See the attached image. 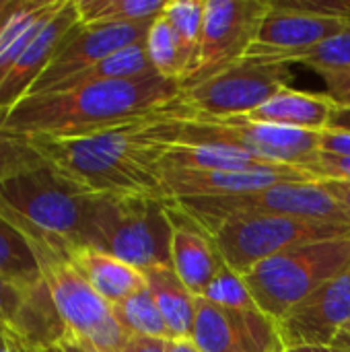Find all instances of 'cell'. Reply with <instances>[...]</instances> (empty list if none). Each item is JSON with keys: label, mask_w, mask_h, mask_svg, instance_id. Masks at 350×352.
Instances as JSON below:
<instances>
[{"label": "cell", "mask_w": 350, "mask_h": 352, "mask_svg": "<svg viewBox=\"0 0 350 352\" xmlns=\"http://www.w3.org/2000/svg\"><path fill=\"white\" fill-rule=\"evenodd\" d=\"M309 352H344V351H338V349L328 346V349H309Z\"/></svg>", "instance_id": "cell-44"}, {"label": "cell", "mask_w": 350, "mask_h": 352, "mask_svg": "<svg viewBox=\"0 0 350 352\" xmlns=\"http://www.w3.org/2000/svg\"><path fill=\"white\" fill-rule=\"evenodd\" d=\"M35 344L25 340L10 326L0 324V352H33Z\"/></svg>", "instance_id": "cell-37"}, {"label": "cell", "mask_w": 350, "mask_h": 352, "mask_svg": "<svg viewBox=\"0 0 350 352\" xmlns=\"http://www.w3.org/2000/svg\"><path fill=\"white\" fill-rule=\"evenodd\" d=\"M338 105L328 93H309L285 87L248 118L260 124L322 132L330 128L332 113Z\"/></svg>", "instance_id": "cell-21"}, {"label": "cell", "mask_w": 350, "mask_h": 352, "mask_svg": "<svg viewBox=\"0 0 350 352\" xmlns=\"http://www.w3.org/2000/svg\"><path fill=\"white\" fill-rule=\"evenodd\" d=\"M54 352H60V351H58V349H54Z\"/></svg>", "instance_id": "cell-47"}, {"label": "cell", "mask_w": 350, "mask_h": 352, "mask_svg": "<svg viewBox=\"0 0 350 352\" xmlns=\"http://www.w3.org/2000/svg\"><path fill=\"white\" fill-rule=\"evenodd\" d=\"M155 19L122 25H80L76 23L56 47L47 68L37 78L29 95H41L74 76L76 72L97 64L99 60L128 45L144 43Z\"/></svg>", "instance_id": "cell-12"}, {"label": "cell", "mask_w": 350, "mask_h": 352, "mask_svg": "<svg viewBox=\"0 0 350 352\" xmlns=\"http://www.w3.org/2000/svg\"><path fill=\"white\" fill-rule=\"evenodd\" d=\"M144 47L153 70L165 78H173L184 85V80L196 68V52H192L182 41V37L175 33V29L167 23L163 14L153 21L144 39Z\"/></svg>", "instance_id": "cell-25"}, {"label": "cell", "mask_w": 350, "mask_h": 352, "mask_svg": "<svg viewBox=\"0 0 350 352\" xmlns=\"http://www.w3.org/2000/svg\"><path fill=\"white\" fill-rule=\"evenodd\" d=\"M27 241L35 254L41 280L68 332L87 340L97 352L122 351L130 334L116 320L111 305L72 266L66 256L68 245L29 237Z\"/></svg>", "instance_id": "cell-7"}, {"label": "cell", "mask_w": 350, "mask_h": 352, "mask_svg": "<svg viewBox=\"0 0 350 352\" xmlns=\"http://www.w3.org/2000/svg\"><path fill=\"white\" fill-rule=\"evenodd\" d=\"M140 124L142 120H136L72 138H35L52 165L95 196L165 198L157 165L159 146L140 136Z\"/></svg>", "instance_id": "cell-2"}, {"label": "cell", "mask_w": 350, "mask_h": 352, "mask_svg": "<svg viewBox=\"0 0 350 352\" xmlns=\"http://www.w3.org/2000/svg\"><path fill=\"white\" fill-rule=\"evenodd\" d=\"M0 324L10 326L39 349H54L68 332L43 280L37 287L17 285L0 274Z\"/></svg>", "instance_id": "cell-18"}, {"label": "cell", "mask_w": 350, "mask_h": 352, "mask_svg": "<svg viewBox=\"0 0 350 352\" xmlns=\"http://www.w3.org/2000/svg\"><path fill=\"white\" fill-rule=\"evenodd\" d=\"M283 352H309V349H285Z\"/></svg>", "instance_id": "cell-45"}, {"label": "cell", "mask_w": 350, "mask_h": 352, "mask_svg": "<svg viewBox=\"0 0 350 352\" xmlns=\"http://www.w3.org/2000/svg\"><path fill=\"white\" fill-rule=\"evenodd\" d=\"M39 140L0 120V182L45 165Z\"/></svg>", "instance_id": "cell-29"}, {"label": "cell", "mask_w": 350, "mask_h": 352, "mask_svg": "<svg viewBox=\"0 0 350 352\" xmlns=\"http://www.w3.org/2000/svg\"><path fill=\"white\" fill-rule=\"evenodd\" d=\"M169 217L173 223L171 239V266L179 280L192 291V295L202 297L225 266L219 250L215 248L208 233H204L196 223H192L182 210L169 200Z\"/></svg>", "instance_id": "cell-19"}, {"label": "cell", "mask_w": 350, "mask_h": 352, "mask_svg": "<svg viewBox=\"0 0 350 352\" xmlns=\"http://www.w3.org/2000/svg\"><path fill=\"white\" fill-rule=\"evenodd\" d=\"M167 342L163 338L149 336H130L120 352H167Z\"/></svg>", "instance_id": "cell-39"}, {"label": "cell", "mask_w": 350, "mask_h": 352, "mask_svg": "<svg viewBox=\"0 0 350 352\" xmlns=\"http://www.w3.org/2000/svg\"><path fill=\"white\" fill-rule=\"evenodd\" d=\"M54 349H58L60 352H97L87 340L74 336L72 332H66V336Z\"/></svg>", "instance_id": "cell-40"}, {"label": "cell", "mask_w": 350, "mask_h": 352, "mask_svg": "<svg viewBox=\"0 0 350 352\" xmlns=\"http://www.w3.org/2000/svg\"><path fill=\"white\" fill-rule=\"evenodd\" d=\"M318 148L322 153L350 157V132L334 130V128L318 132Z\"/></svg>", "instance_id": "cell-36"}, {"label": "cell", "mask_w": 350, "mask_h": 352, "mask_svg": "<svg viewBox=\"0 0 350 352\" xmlns=\"http://www.w3.org/2000/svg\"><path fill=\"white\" fill-rule=\"evenodd\" d=\"M0 274L23 287L41 285L39 266L27 237L0 214Z\"/></svg>", "instance_id": "cell-27"}, {"label": "cell", "mask_w": 350, "mask_h": 352, "mask_svg": "<svg viewBox=\"0 0 350 352\" xmlns=\"http://www.w3.org/2000/svg\"><path fill=\"white\" fill-rule=\"evenodd\" d=\"M223 262L237 274H248L260 262L297 245L350 235V225L303 217H237L206 229Z\"/></svg>", "instance_id": "cell-8"}, {"label": "cell", "mask_w": 350, "mask_h": 352, "mask_svg": "<svg viewBox=\"0 0 350 352\" xmlns=\"http://www.w3.org/2000/svg\"><path fill=\"white\" fill-rule=\"evenodd\" d=\"M326 82V93L338 107H350V68L349 70H324L318 72Z\"/></svg>", "instance_id": "cell-35"}, {"label": "cell", "mask_w": 350, "mask_h": 352, "mask_svg": "<svg viewBox=\"0 0 350 352\" xmlns=\"http://www.w3.org/2000/svg\"><path fill=\"white\" fill-rule=\"evenodd\" d=\"M167 0H74L80 25H122L157 19Z\"/></svg>", "instance_id": "cell-26"}, {"label": "cell", "mask_w": 350, "mask_h": 352, "mask_svg": "<svg viewBox=\"0 0 350 352\" xmlns=\"http://www.w3.org/2000/svg\"><path fill=\"white\" fill-rule=\"evenodd\" d=\"M268 12V0H206L196 68L184 87L202 82L241 60Z\"/></svg>", "instance_id": "cell-11"}, {"label": "cell", "mask_w": 350, "mask_h": 352, "mask_svg": "<svg viewBox=\"0 0 350 352\" xmlns=\"http://www.w3.org/2000/svg\"><path fill=\"white\" fill-rule=\"evenodd\" d=\"M182 91L179 80L151 72L136 78L27 95L4 122L37 138L87 136L155 116L173 105Z\"/></svg>", "instance_id": "cell-1"}, {"label": "cell", "mask_w": 350, "mask_h": 352, "mask_svg": "<svg viewBox=\"0 0 350 352\" xmlns=\"http://www.w3.org/2000/svg\"><path fill=\"white\" fill-rule=\"evenodd\" d=\"M349 324L350 264L276 326L285 349H328Z\"/></svg>", "instance_id": "cell-14"}, {"label": "cell", "mask_w": 350, "mask_h": 352, "mask_svg": "<svg viewBox=\"0 0 350 352\" xmlns=\"http://www.w3.org/2000/svg\"><path fill=\"white\" fill-rule=\"evenodd\" d=\"M287 62L307 66L316 72L324 70H349L350 68V25L338 35L291 56Z\"/></svg>", "instance_id": "cell-30"}, {"label": "cell", "mask_w": 350, "mask_h": 352, "mask_svg": "<svg viewBox=\"0 0 350 352\" xmlns=\"http://www.w3.org/2000/svg\"><path fill=\"white\" fill-rule=\"evenodd\" d=\"M330 128L350 132V107H336L330 120Z\"/></svg>", "instance_id": "cell-41"}, {"label": "cell", "mask_w": 350, "mask_h": 352, "mask_svg": "<svg viewBox=\"0 0 350 352\" xmlns=\"http://www.w3.org/2000/svg\"><path fill=\"white\" fill-rule=\"evenodd\" d=\"M116 320L130 336H149L169 340V330L157 307V301L151 289H142L136 295L124 299L118 305H111Z\"/></svg>", "instance_id": "cell-28"}, {"label": "cell", "mask_w": 350, "mask_h": 352, "mask_svg": "<svg viewBox=\"0 0 350 352\" xmlns=\"http://www.w3.org/2000/svg\"><path fill=\"white\" fill-rule=\"evenodd\" d=\"M62 0H0V85Z\"/></svg>", "instance_id": "cell-22"}, {"label": "cell", "mask_w": 350, "mask_h": 352, "mask_svg": "<svg viewBox=\"0 0 350 352\" xmlns=\"http://www.w3.org/2000/svg\"><path fill=\"white\" fill-rule=\"evenodd\" d=\"M334 202H338L350 214V182H334V179H320L316 182Z\"/></svg>", "instance_id": "cell-38"}, {"label": "cell", "mask_w": 350, "mask_h": 352, "mask_svg": "<svg viewBox=\"0 0 350 352\" xmlns=\"http://www.w3.org/2000/svg\"><path fill=\"white\" fill-rule=\"evenodd\" d=\"M293 66L278 58L243 56L210 78L184 87L175 109L212 118L250 116L285 87H291Z\"/></svg>", "instance_id": "cell-9"}, {"label": "cell", "mask_w": 350, "mask_h": 352, "mask_svg": "<svg viewBox=\"0 0 350 352\" xmlns=\"http://www.w3.org/2000/svg\"><path fill=\"white\" fill-rule=\"evenodd\" d=\"M159 171L163 169H194V171H258L274 169L278 163L258 159L254 155L225 146H159Z\"/></svg>", "instance_id": "cell-24"}, {"label": "cell", "mask_w": 350, "mask_h": 352, "mask_svg": "<svg viewBox=\"0 0 350 352\" xmlns=\"http://www.w3.org/2000/svg\"><path fill=\"white\" fill-rule=\"evenodd\" d=\"M349 264L350 235H347L276 254L243 274V280L260 311L278 324Z\"/></svg>", "instance_id": "cell-6"}, {"label": "cell", "mask_w": 350, "mask_h": 352, "mask_svg": "<svg viewBox=\"0 0 350 352\" xmlns=\"http://www.w3.org/2000/svg\"><path fill=\"white\" fill-rule=\"evenodd\" d=\"M192 223L202 231L217 223L237 217H303L318 221H332L350 225V214L334 202L316 182L305 184H278L258 192H245L235 196H210V198H179L171 200Z\"/></svg>", "instance_id": "cell-10"}, {"label": "cell", "mask_w": 350, "mask_h": 352, "mask_svg": "<svg viewBox=\"0 0 350 352\" xmlns=\"http://www.w3.org/2000/svg\"><path fill=\"white\" fill-rule=\"evenodd\" d=\"M144 276L169 330V340H192L198 297L179 280L173 266L151 268Z\"/></svg>", "instance_id": "cell-23"}, {"label": "cell", "mask_w": 350, "mask_h": 352, "mask_svg": "<svg viewBox=\"0 0 350 352\" xmlns=\"http://www.w3.org/2000/svg\"><path fill=\"white\" fill-rule=\"evenodd\" d=\"M202 299H206L215 305H221V307H229V309H248V311L260 309L256 305L243 276L233 272L227 264L212 278V283L208 285Z\"/></svg>", "instance_id": "cell-32"}, {"label": "cell", "mask_w": 350, "mask_h": 352, "mask_svg": "<svg viewBox=\"0 0 350 352\" xmlns=\"http://www.w3.org/2000/svg\"><path fill=\"white\" fill-rule=\"evenodd\" d=\"M76 23H78V12L74 6V0H62V4L43 21V25L31 37V41L21 52L14 66L10 68V72L0 85V120L2 122L6 120L10 109L29 95L37 78L47 68L56 47Z\"/></svg>", "instance_id": "cell-16"}, {"label": "cell", "mask_w": 350, "mask_h": 352, "mask_svg": "<svg viewBox=\"0 0 350 352\" xmlns=\"http://www.w3.org/2000/svg\"><path fill=\"white\" fill-rule=\"evenodd\" d=\"M167 352H200L192 340H169Z\"/></svg>", "instance_id": "cell-42"}, {"label": "cell", "mask_w": 350, "mask_h": 352, "mask_svg": "<svg viewBox=\"0 0 350 352\" xmlns=\"http://www.w3.org/2000/svg\"><path fill=\"white\" fill-rule=\"evenodd\" d=\"M332 349H338V351H344L350 352V324L338 334V338L334 340V344H332Z\"/></svg>", "instance_id": "cell-43"}, {"label": "cell", "mask_w": 350, "mask_h": 352, "mask_svg": "<svg viewBox=\"0 0 350 352\" xmlns=\"http://www.w3.org/2000/svg\"><path fill=\"white\" fill-rule=\"evenodd\" d=\"M95 194L50 161L0 182V214L29 239L83 245Z\"/></svg>", "instance_id": "cell-4"}, {"label": "cell", "mask_w": 350, "mask_h": 352, "mask_svg": "<svg viewBox=\"0 0 350 352\" xmlns=\"http://www.w3.org/2000/svg\"><path fill=\"white\" fill-rule=\"evenodd\" d=\"M204 10H206V0H167L161 12L167 19V23L175 29V33L182 37V41L192 52H196V56L202 39Z\"/></svg>", "instance_id": "cell-31"}, {"label": "cell", "mask_w": 350, "mask_h": 352, "mask_svg": "<svg viewBox=\"0 0 350 352\" xmlns=\"http://www.w3.org/2000/svg\"><path fill=\"white\" fill-rule=\"evenodd\" d=\"M276 8L328 16L350 25V0H268Z\"/></svg>", "instance_id": "cell-33"}, {"label": "cell", "mask_w": 350, "mask_h": 352, "mask_svg": "<svg viewBox=\"0 0 350 352\" xmlns=\"http://www.w3.org/2000/svg\"><path fill=\"white\" fill-rule=\"evenodd\" d=\"M66 256L109 305H118L149 287L144 272L93 245H68Z\"/></svg>", "instance_id": "cell-20"}, {"label": "cell", "mask_w": 350, "mask_h": 352, "mask_svg": "<svg viewBox=\"0 0 350 352\" xmlns=\"http://www.w3.org/2000/svg\"><path fill=\"white\" fill-rule=\"evenodd\" d=\"M305 173L314 177V182L320 179H334V182H350V157L332 155L318 151L316 157L301 167Z\"/></svg>", "instance_id": "cell-34"}, {"label": "cell", "mask_w": 350, "mask_h": 352, "mask_svg": "<svg viewBox=\"0 0 350 352\" xmlns=\"http://www.w3.org/2000/svg\"><path fill=\"white\" fill-rule=\"evenodd\" d=\"M33 352H54V349H39V346H35Z\"/></svg>", "instance_id": "cell-46"}, {"label": "cell", "mask_w": 350, "mask_h": 352, "mask_svg": "<svg viewBox=\"0 0 350 352\" xmlns=\"http://www.w3.org/2000/svg\"><path fill=\"white\" fill-rule=\"evenodd\" d=\"M140 136L157 146H225L258 159L303 167L318 148V132L270 126L250 120L248 116L212 118L179 111L173 105L142 120Z\"/></svg>", "instance_id": "cell-3"}, {"label": "cell", "mask_w": 350, "mask_h": 352, "mask_svg": "<svg viewBox=\"0 0 350 352\" xmlns=\"http://www.w3.org/2000/svg\"><path fill=\"white\" fill-rule=\"evenodd\" d=\"M344 27L349 25L336 19L276 8L270 4V12L260 23L256 39L245 56L289 60L291 56L338 35Z\"/></svg>", "instance_id": "cell-17"}, {"label": "cell", "mask_w": 350, "mask_h": 352, "mask_svg": "<svg viewBox=\"0 0 350 352\" xmlns=\"http://www.w3.org/2000/svg\"><path fill=\"white\" fill-rule=\"evenodd\" d=\"M192 342L200 352H283L276 322L260 309H229L196 299Z\"/></svg>", "instance_id": "cell-13"}, {"label": "cell", "mask_w": 350, "mask_h": 352, "mask_svg": "<svg viewBox=\"0 0 350 352\" xmlns=\"http://www.w3.org/2000/svg\"><path fill=\"white\" fill-rule=\"evenodd\" d=\"M305 182H314V177L293 165H281L274 169H258V171H194V169L161 171V188L167 200L235 196V194L266 190L278 184H305Z\"/></svg>", "instance_id": "cell-15"}, {"label": "cell", "mask_w": 350, "mask_h": 352, "mask_svg": "<svg viewBox=\"0 0 350 352\" xmlns=\"http://www.w3.org/2000/svg\"><path fill=\"white\" fill-rule=\"evenodd\" d=\"M169 200L153 196H95L85 243L146 272L171 266Z\"/></svg>", "instance_id": "cell-5"}]
</instances>
